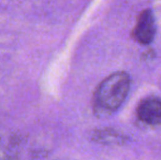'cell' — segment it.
I'll use <instances>...</instances> for the list:
<instances>
[{
    "label": "cell",
    "instance_id": "5",
    "mask_svg": "<svg viewBox=\"0 0 161 160\" xmlns=\"http://www.w3.org/2000/svg\"><path fill=\"white\" fill-rule=\"evenodd\" d=\"M0 160H18V156L7 145L0 137Z\"/></svg>",
    "mask_w": 161,
    "mask_h": 160
},
{
    "label": "cell",
    "instance_id": "3",
    "mask_svg": "<svg viewBox=\"0 0 161 160\" xmlns=\"http://www.w3.org/2000/svg\"><path fill=\"white\" fill-rule=\"evenodd\" d=\"M137 116L149 125H161V100L150 98L142 101L137 108Z\"/></svg>",
    "mask_w": 161,
    "mask_h": 160
},
{
    "label": "cell",
    "instance_id": "1",
    "mask_svg": "<svg viewBox=\"0 0 161 160\" xmlns=\"http://www.w3.org/2000/svg\"><path fill=\"white\" fill-rule=\"evenodd\" d=\"M130 79L125 71H117L102 81L94 93L93 109L97 115L103 116L115 112L125 101Z\"/></svg>",
    "mask_w": 161,
    "mask_h": 160
},
{
    "label": "cell",
    "instance_id": "4",
    "mask_svg": "<svg viewBox=\"0 0 161 160\" xmlns=\"http://www.w3.org/2000/svg\"><path fill=\"white\" fill-rule=\"evenodd\" d=\"M119 135L116 134L115 132L111 130H97L94 132L93 134V139L97 141H113L115 139H119Z\"/></svg>",
    "mask_w": 161,
    "mask_h": 160
},
{
    "label": "cell",
    "instance_id": "2",
    "mask_svg": "<svg viewBox=\"0 0 161 160\" xmlns=\"http://www.w3.org/2000/svg\"><path fill=\"white\" fill-rule=\"evenodd\" d=\"M155 21L151 10L146 9L138 15L137 22H136L135 29L133 30V37L136 42L140 43L142 45L150 44L155 37Z\"/></svg>",
    "mask_w": 161,
    "mask_h": 160
}]
</instances>
